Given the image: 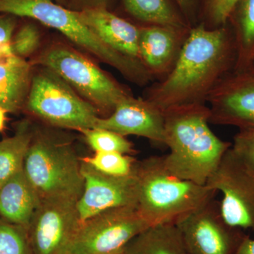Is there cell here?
Listing matches in <instances>:
<instances>
[{
	"label": "cell",
	"instance_id": "2",
	"mask_svg": "<svg viewBox=\"0 0 254 254\" xmlns=\"http://www.w3.org/2000/svg\"><path fill=\"white\" fill-rule=\"evenodd\" d=\"M163 114L165 145L170 148V153L163 156L165 167L180 178L206 185L232 143L222 141L211 131L210 109L205 104Z\"/></svg>",
	"mask_w": 254,
	"mask_h": 254
},
{
	"label": "cell",
	"instance_id": "28",
	"mask_svg": "<svg viewBox=\"0 0 254 254\" xmlns=\"http://www.w3.org/2000/svg\"><path fill=\"white\" fill-rule=\"evenodd\" d=\"M230 148L241 163L254 175V127L239 129Z\"/></svg>",
	"mask_w": 254,
	"mask_h": 254
},
{
	"label": "cell",
	"instance_id": "4",
	"mask_svg": "<svg viewBox=\"0 0 254 254\" xmlns=\"http://www.w3.org/2000/svg\"><path fill=\"white\" fill-rule=\"evenodd\" d=\"M137 208L151 226L175 224L212 198L216 190L183 180L170 173L163 156L138 162Z\"/></svg>",
	"mask_w": 254,
	"mask_h": 254
},
{
	"label": "cell",
	"instance_id": "30",
	"mask_svg": "<svg viewBox=\"0 0 254 254\" xmlns=\"http://www.w3.org/2000/svg\"><path fill=\"white\" fill-rule=\"evenodd\" d=\"M187 23L192 27L198 23L200 0H173Z\"/></svg>",
	"mask_w": 254,
	"mask_h": 254
},
{
	"label": "cell",
	"instance_id": "34",
	"mask_svg": "<svg viewBox=\"0 0 254 254\" xmlns=\"http://www.w3.org/2000/svg\"><path fill=\"white\" fill-rule=\"evenodd\" d=\"M58 4L63 5H66L67 4V0H56Z\"/></svg>",
	"mask_w": 254,
	"mask_h": 254
},
{
	"label": "cell",
	"instance_id": "20",
	"mask_svg": "<svg viewBox=\"0 0 254 254\" xmlns=\"http://www.w3.org/2000/svg\"><path fill=\"white\" fill-rule=\"evenodd\" d=\"M127 14L145 25L191 28L173 0H122Z\"/></svg>",
	"mask_w": 254,
	"mask_h": 254
},
{
	"label": "cell",
	"instance_id": "15",
	"mask_svg": "<svg viewBox=\"0 0 254 254\" xmlns=\"http://www.w3.org/2000/svg\"><path fill=\"white\" fill-rule=\"evenodd\" d=\"M139 28L140 61L152 76H166L176 63L190 28L145 25Z\"/></svg>",
	"mask_w": 254,
	"mask_h": 254
},
{
	"label": "cell",
	"instance_id": "13",
	"mask_svg": "<svg viewBox=\"0 0 254 254\" xmlns=\"http://www.w3.org/2000/svg\"><path fill=\"white\" fill-rule=\"evenodd\" d=\"M81 173L84 187L76 203L81 222L110 209L137 207L136 173L128 177L110 176L81 161Z\"/></svg>",
	"mask_w": 254,
	"mask_h": 254
},
{
	"label": "cell",
	"instance_id": "3",
	"mask_svg": "<svg viewBox=\"0 0 254 254\" xmlns=\"http://www.w3.org/2000/svg\"><path fill=\"white\" fill-rule=\"evenodd\" d=\"M23 170L41 201L78 200L83 193L81 160L72 141L48 127L35 125Z\"/></svg>",
	"mask_w": 254,
	"mask_h": 254
},
{
	"label": "cell",
	"instance_id": "24",
	"mask_svg": "<svg viewBox=\"0 0 254 254\" xmlns=\"http://www.w3.org/2000/svg\"><path fill=\"white\" fill-rule=\"evenodd\" d=\"M80 132L95 152H115L127 155L135 153L131 142L116 132L98 128H88Z\"/></svg>",
	"mask_w": 254,
	"mask_h": 254
},
{
	"label": "cell",
	"instance_id": "16",
	"mask_svg": "<svg viewBox=\"0 0 254 254\" xmlns=\"http://www.w3.org/2000/svg\"><path fill=\"white\" fill-rule=\"evenodd\" d=\"M76 11L82 22L105 44L121 54L140 60L139 27L111 12L108 8Z\"/></svg>",
	"mask_w": 254,
	"mask_h": 254
},
{
	"label": "cell",
	"instance_id": "7",
	"mask_svg": "<svg viewBox=\"0 0 254 254\" xmlns=\"http://www.w3.org/2000/svg\"><path fill=\"white\" fill-rule=\"evenodd\" d=\"M33 64L59 75L100 113L110 115L119 102L130 95L116 80L81 53L64 44L48 47Z\"/></svg>",
	"mask_w": 254,
	"mask_h": 254
},
{
	"label": "cell",
	"instance_id": "23",
	"mask_svg": "<svg viewBox=\"0 0 254 254\" xmlns=\"http://www.w3.org/2000/svg\"><path fill=\"white\" fill-rule=\"evenodd\" d=\"M83 163L110 176H131L136 171L138 161L131 155L115 152H95L93 156L81 158Z\"/></svg>",
	"mask_w": 254,
	"mask_h": 254
},
{
	"label": "cell",
	"instance_id": "25",
	"mask_svg": "<svg viewBox=\"0 0 254 254\" xmlns=\"http://www.w3.org/2000/svg\"><path fill=\"white\" fill-rule=\"evenodd\" d=\"M240 0H200L198 23L213 29L226 26Z\"/></svg>",
	"mask_w": 254,
	"mask_h": 254
},
{
	"label": "cell",
	"instance_id": "11",
	"mask_svg": "<svg viewBox=\"0 0 254 254\" xmlns=\"http://www.w3.org/2000/svg\"><path fill=\"white\" fill-rule=\"evenodd\" d=\"M77 200H41L27 227L34 254H63L81 224Z\"/></svg>",
	"mask_w": 254,
	"mask_h": 254
},
{
	"label": "cell",
	"instance_id": "18",
	"mask_svg": "<svg viewBox=\"0 0 254 254\" xmlns=\"http://www.w3.org/2000/svg\"><path fill=\"white\" fill-rule=\"evenodd\" d=\"M41 203L23 169L0 187V218L27 229Z\"/></svg>",
	"mask_w": 254,
	"mask_h": 254
},
{
	"label": "cell",
	"instance_id": "12",
	"mask_svg": "<svg viewBox=\"0 0 254 254\" xmlns=\"http://www.w3.org/2000/svg\"><path fill=\"white\" fill-rule=\"evenodd\" d=\"M210 123L236 127H254V63L232 70L218 82L207 98Z\"/></svg>",
	"mask_w": 254,
	"mask_h": 254
},
{
	"label": "cell",
	"instance_id": "29",
	"mask_svg": "<svg viewBox=\"0 0 254 254\" xmlns=\"http://www.w3.org/2000/svg\"><path fill=\"white\" fill-rule=\"evenodd\" d=\"M17 26V17L0 14V53L11 50V42Z\"/></svg>",
	"mask_w": 254,
	"mask_h": 254
},
{
	"label": "cell",
	"instance_id": "33",
	"mask_svg": "<svg viewBox=\"0 0 254 254\" xmlns=\"http://www.w3.org/2000/svg\"><path fill=\"white\" fill-rule=\"evenodd\" d=\"M6 110L0 106V131H3L5 128L6 121Z\"/></svg>",
	"mask_w": 254,
	"mask_h": 254
},
{
	"label": "cell",
	"instance_id": "26",
	"mask_svg": "<svg viewBox=\"0 0 254 254\" xmlns=\"http://www.w3.org/2000/svg\"><path fill=\"white\" fill-rule=\"evenodd\" d=\"M0 254H34L27 230L0 218Z\"/></svg>",
	"mask_w": 254,
	"mask_h": 254
},
{
	"label": "cell",
	"instance_id": "14",
	"mask_svg": "<svg viewBox=\"0 0 254 254\" xmlns=\"http://www.w3.org/2000/svg\"><path fill=\"white\" fill-rule=\"evenodd\" d=\"M95 128L110 130L124 136L134 135L165 145V116L150 102L127 95L113 113L98 118Z\"/></svg>",
	"mask_w": 254,
	"mask_h": 254
},
{
	"label": "cell",
	"instance_id": "37",
	"mask_svg": "<svg viewBox=\"0 0 254 254\" xmlns=\"http://www.w3.org/2000/svg\"></svg>",
	"mask_w": 254,
	"mask_h": 254
},
{
	"label": "cell",
	"instance_id": "36",
	"mask_svg": "<svg viewBox=\"0 0 254 254\" xmlns=\"http://www.w3.org/2000/svg\"></svg>",
	"mask_w": 254,
	"mask_h": 254
},
{
	"label": "cell",
	"instance_id": "22",
	"mask_svg": "<svg viewBox=\"0 0 254 254\" xmlns=\"http://www.w3.org/2000/svg\"><path fill=\"white\" fill-rule=\"evenodd\" d=\"M34 128L31 120H23L18 124L13 136L0 141V187L22 170Z\"/></svg>",
	"mask_w": 254,
	"mask_h": 254
},
{
	"label": "cell",
	"instance_id": "17",
	"mask_svg": "<svg viewBox=\"0 0 254 254\" xmlns=\"http://www.w3.org/2000/svg\"><path fill=\"white\" fill-rule=\"evenodd\" d=\"M31 63L10 51L0 53V106L8 113L24 108L31 88Z\"/></svg>",
	"mask_w": 254,
	"mask_h": 254
},
{
	"label": "cell",
	"instance_id": "27",
	"mask_svg": "<svg viewBox=\"0 0 254 254\" xmlns=\"http://www.w3.org/2000/svg\"><path fill=\"white\" fill-rule=\"evenodd\" d=\"M41 34L33 23H27L15 31L11 42V51L19 58L26 59L38 51L41 46Z\"/></svg>",
	"mask_w": 254,
	"mask_h": 254
},
{
	"label": "cell",
	"instance_id": "32",
	"mask_svg": "<svg viewBox=\"0 0 254 254\" xmlns=\"http://www.w3.org/2000/svg\"><path fill=\"white\" fill-rule=\"evenodd\" d=\"M237 254H254V240L247 235L241 244Z\"/></svg>",
	"mask_w": 254,
	"mask_h": 254
},
{
	"label": "cell",
	"instance_id": "6",
	"mask_svg": "<svg viewBox=\"0 0 254 254\" xmlns=\"http://www.w3.org/2000/svg\"><path fill=\"white\" fill-rule=\"evenodd\" d=\"M50 127L81 131L95 128L98 110L49 68L33 71L24 108Z\"/></svg>",
	"mask_w": 254,
	"mask_h": 254
},
{
	"label": "cell",
	"instance_id": "31",
	"mask_svg": "<svg viewBox=\"0 0 254 254\" xmlns=\"http://www.w3.org/2000/svg\"><path fill=\"white\" fill-rule=\"evenodd\" d=\"M111 0H67V4L70 7L73 8V11L91 9V8H108Z\"/></svg>",
	"mask_w": 254,
	"mask_h": 254
},
{
	"label": "cell",
	"instance_id": "19",
	"mask_svg": "<svg viewBox=\"0 0 254 254\" xmlns=\"http://www.w3.org/2000/svg\"><path fill=\"white\" fill-rule=\"evenodd\" d=\"M124 254H187L181 232L175 224L153 225L138 234Z\"/></svg>",
	"mask_w": 254,
	"mask_h": 254
},
{
	"label": "cell",
	"instance_id": "5",
	"mask_svg": "<svg viewBox=\"0 0 254 254\" xmlns=\"http://www.w3.org/2000/svg\"><path fill=\"white\" fill-rule=\"evenodd\" d=\"M0 11L16 17L32 18L54 28L78 48L113 66L133 83L146 84L153 77L140 60L121 54L105 44L82 22L77 11L53 0H0Z\"/></svg>",
	"mask_w": 254,
	"mask_h": 254
},
{
	"label": "cell",
	"instance_id": "10",
	"mask_svg": "<svg viewBox=\"0 0 254 254\" xmlns=\"http://www.w3.org/2000/svg\"><path fill=\"white\" fill-rule=\"evenodd\" d=\"M230 148L206 185L222 193L220 205L225 221L230 226L254 233V175Z\"/></svg>",
	"mask_w": 254,
	"mask_h": 254
},
{
	"label": "cell",
	"instance_id": "1",
	"mask_svg": "<svg viewBox=\"0 0 254 254\" xmlns=\"http://www.w3.org/2000/svg\"><path fill=\"white\" fill-rule=\"evenodd\" d=\"M236 46L228 23L210 29L190 28L170 73L150 90L146 99L162 113L205 105L208 95L236 63Z\"/></svg>",
	"mask_w": 254,
	"mask_h": 254
},
{
	"label": "cell",
	"instance_id": "9",
	"mask_svg": "<svg viewBox=\"0 0 254 254\" xmlns=\"http://www.w3.org/2000/svg\"><path fill=\"white\" fill-rule=\"evenodd\" d=\"M187 254H237L247 234L224 220L212 198L177 223Z\"/></svg>",
	"mask_w": 254,
	"mask_h": 254
},
{
	"label": "cell",
	"instance_id": "21",
	"mask_svg": "<svg viewBox=\"0 0 254 254\" xmlns=\"http://www.w3.org/2000/svg\"><path fill=\"white\" fill-rule=\"evenodd\" d=\"M236 46V63L233 70L250 66L254 60V0H240L230 16Z\"/></svg>",
	"mask_w": 254,
	"mask_h": 254
},
{
	"label": "cell",
	"instance_id": "8",
	"mask_svg": "<svg viewBox=\"0 0 254 254\" xmlns=\"http://www.w3.org/2000/svg\"><path fill=\"white\" fill-rule=\"evenodd\" d=\"M151 226L137 207L110 209L81 222L69 254H123L132 239Z\"/></svg>",
	"mask_w": 254,
	"mask_h": 254
},
{
	"label": "cell",
	"instance_id": "35",
	"mask_svg": "<svg viewBox=\"0 0 254 254\" xmlns=\"http://www.w3.org/2000/svg\"><path fill=\"white\" fill-rule=\"evenodd\" d=\"M63 254H69L67 253V252H65V253H64Z\"/></svg>",
	"mask_w": 254,
	"mask_h": 254
}]
</instances>
